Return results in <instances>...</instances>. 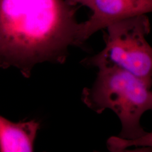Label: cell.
Wrapping results in <instances>:
<instances>
[{
    "label": "cell",
    "mask_w": 152,
    "mask_h": 152,
    "mask_svg": "<svg viewBox=\"0 0 152 152\" xmlns=\"http://www.w3.org/2000/svg\"><path fill=\"white\" fill-rule=\"evenodd\" d=\"M77 9L66 0H0V65L29 76L38 63L64 61L83 45Z\"/></svg>",
    "instance_id": "cell-1"
},
{
    "label": "cell",
    "mask_w": 152,
    "mask_h": 152,
    "mask_svg": "<svg viewBox=\"0 0 152 152\" xmlns=\"http://www.w3.org/2000/svg\"><path fill=\"white\" fill-rule=\"evenodd\" d=\"M92 87L85 88L82 100L88 108L101 113L110 109L120 119L118 137L132 140L147 131L140 120L148 111L152 112V90L149 85L136 76L115 66L98 69Z\"/></svg>",
    "instance_id": "cell-2"
},
{
    "label": "cell",
    "mask_w": 152,
    "mask_h": 152,
    "mask_svg": "<svg viewBox=\"0 0 152 152\" xmlns=\"http://www.w3.org/2000/svg\"><path fill=\"white\" fill-rule=\"evenodd\" d=\"M105 47L83 61L98 69L115 66L127 71L152 87V47L146 37L151 23L146 15L125 19L105 29Z\"/></svg>",
    "instance_id": "cell-3"
},
{
    "label": "cell",
    "mask_w": 152,
    "mask_h": 152,
    "mask_svg": "<svg viewBox=\"0 0 152 152\" xmlns=\"http://www.w3.org/2000/svg\"><path fill=\"white\" fill-rule=\"evenodd\" d=\"M92 15L81 23L83 44L98 31L115 22L152 12V0H93Z\"/></svg>",
    "instance_id": "cell-4"
},
{
    "label": "cell",
    "mask_w": 152,
    "mask_h": 152,
    "mask_svg": "<svg viewBox=\"0 0 152 152\" xmlns=\"http://www.w3.org/2000/svg\"><path fill=\"white\" fill-rule=\"evenodd\" d=\"M39 127L34 120L14 122L0 115V152H33Z\"/></svg>",
    "instance_id": "cell-5"
},
{
    "label": "cell",
    "mask_w": 152,
    "mask_h": 152,
    "mask_svg": "<svg viewBox=\"0 0 152 152\" xmlns=\"http://www.w3.org/2000/svg\"><path fill=\"white\" fill-rule=\"evenodd\" d=\"M107 145L110 152H125L132 147L136 148L132 150L138 149L137 152L143 149L147 150V152H152V131L146 132L143 136L132 140L124 139L118 136H112L108 140Z\"/></svg>",
    "instance_id": "cell-6"
},
{
    "label": "cell",
    "mask_w": 152,
    "mask_h": 152,
    "mask_svg": "<svg viewBox=\"0 0 152 152\" xmlns=\"http://www.w3.org/2000/svg\"><path fill=\"white\" fill-rule=\"evenodd\" d=\"M70 5L76 6L77 5H81L89 8L92 10L93 7V0H66Z\"/></svg>",
    "instance_id": "cell-7"
}]
</instances>
